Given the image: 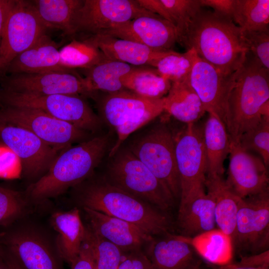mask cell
I'll return each instance as SVG.
<instances>
[{
	"label": "cell",
	"mask_w": 269,
	"mask_h": 269,
	"mask_svg": "<svg viewBox=\"0 0 269 269\" xmlns=\"http://www.w3.org/2000/svg\"><path fill=\"white\" fill-rule=\"evenodd\" d=\"M75 202L124 220L153 237L170 233L166 212L109 183L103 175L88 178L72 188Z\"/></svg>",
	"instance_id": "cell-1"
},
{
	"label": "cell",
	"mask_w": 269,
	"mask_h": 269,
	"mask_svg": "<svg viewBox=\"0 0 269 269\" xmlns=\"http://www.w3.org/2000/svg\"><path fill=\"white\" fill-rule=\"evenodd\" d=\"M177 43L224 74L243 64L249 49L241 28L229 18L203 7L195 15Z\"/></svg>",
	"instance_id": "cell-2"
},
{
	"label": "cell",
	"mask_w": 269,
	"mask_h": 269,
	"mask_svg": "<svg viewBox=\"0 0 269 269\" xmlns=\"http://www.w3.org/2000/svg\"><path fill=\"white\" fill-rule=\"evenodd\" d=\"M111 134L95 135L62 150L48 171L26 191L29 202L39 203L55 197L85 180L109 153Z\"/></svg>",
	"instance_id": "cell-3"
},
{
	"label": "cell",
	"mask_w": 269,
	"mask_h": 269,
	"mask_svg": "<svg viewBox=\"0 0 269 269\" xmlns=\"http://www.w3.org/2000/svg\"><path fill=\"white\" fill-rule=\"evenodd\" d=\"M269 101V70L249 51L229 96L225 126L231 141L262 120L261 109Z\"/></svg>",
	"instance_id": "cell-4"
},
{
	"label": "cell",
	"mask_w": 269,
	"mask_h": 269,
	"mask_svg": "<svg viewBox=\"0 0 269 269\" xmlns=\"http://www.w3.org/2000/svg\"><path fill=\"white\" fill-rule=\"evenodd\" d=\"M105 179L111 184L167 212L174 198L163 184L127 147L109 157Z\"/></svg>",
	"instance_id": "cell-5"
},
{
	"label": "cell",
	"mask_w": 269,
	"mask_h": 269,
	"mask_svg": "<svg viewBox=\"0 0 269 269\" xmlns=\"http://www.w3.org/2000/svg\"><path fill=\"white\" fill-rule=\"evenodd\" d=\"M127 147L163 184L174 199L180 198L174 135L164 124L156 125L140 134Z\"/></svg>",
	"instance_id": "cell-6"
},
{
	"label": "cell",
	"mask_w": 269,
	"mask_h": 269,
	"mask_svg": "<svg viewBox=\"0 0 269 269\" xmlns=\"http://www.w3.org/2000/svg\"><path fill=\"white\" fill-rule=\"evenodd\" d=\"M0 104L41 111L94 134L103 122L83 97L54 94L31 95L15 93L0 88Z\"/></svg>",
	"instance_id": "cell-7"
},
{
	"label": "cell",
	"mask_w": 269,
	"mask_h": 269,
	"mask_svg": "<svg viewBox=\"0 0 269 269\" xmlns=\"http://www.w3.org/2000/svg\"><path fill=\"white\" fill-rule=\"evenodd\" d=\"M0 121L22 127L46 144L64 150L94 135L38 110L0 104Z\"/></svg>",
	"instance_id": "cell-8"
},
{
	"label": "cell",
	"mask_w": 269,
	"mask_h": 269,
	"mask_svg": "<svg viewBox=\"0 0 269 269\" xmlns=\"http://www.w3.org/2000/svg\"><path fill=\"white\" fill-rule=\"evenodd\" d=\"M0 239L25 269H64L55 240L33 224H20L2 234Z\"/></svg>",
	"instance_id": "cell-9"
},
{
	"label": "cell",
	"mask_w": 269,
	"mask_h": 269,
	"mask_svg": "<svg viewBox=\"0 0 269 269\" xmlns=\"http://www.w3.org/2000/svg\"><path fill=\"white\" fill-rule=\"evenodd\" d=\"M174 139L180 181V203L205 189L207 163L203 127L198 126L195 123L186 124L174 136Z\"/></svg>",
	"instance_id": "cell-10"
},
{
	"label": "cell",
	"mask_w": 269,
	"mask_h": 269,
	"mask_svg": "<svg viewBox=\"0 0 269 269\" xmlns=\"http://www.w3.org/2000/svg\"><path fill=\"white\" fill-rule=\"evenodd\" d=\"M48 29L31 0H15L6 19L0 44V78L6 75L11 62Z\"/></svg>",
	"instance_id": "cell-11"
},
{
	"label": "cell",
	"mask_w": 269,
	"mask_h": 269,
	"mask_svg": "<svg viewBox=\"0 0 269 269\" xmlns=\"http://www.w3.org/2000/svg\"><path fill=\"white\" fill-rule=\"evenodd\" d=\"M0 88L15 93L39 95L66 94L91 98L95 93L85 77L73 69L6 75L0 78Z\"/></svg>",
	"instance_id": "cell-12"
},
{
	"label": "cell",
	"mask_w": 269,
	"mask_h": 269,
	"mask_svg": "<svg viewBox=\"0 0 269 269\" xmlns=\"http://www.w3.org/2000/svg\"><path fill=\"white\" fill-rule=\"evenodd\" d=\"M233 243L239 251L252 254L269 250V190L241 199Z\"/></svg>",
	"instance_id": "cell-13"
},
{
	"label": "cell",
	"mask_w": 269,
	"mask_h": 269,
	"mask_svg": "<svg viewBox=\"0 0 269 269\" xmlns=\"http://www.w3.org/2000/svg\"><path fill=\"white\" fill-rule=\"evenodd\" d=\"M0 140L19 158L23 175L35 181L45 174L63 150L46 144L22 127L0 121Z\"/></svg>",
	"instance_id": "cell-14"
},
{
	"label": "cell",
	"mask_w": 269,
	"mask_h": 269,
	"mask_svg": "<svg viewBox=\"0 0 269 269\" xmlns=\"http://www.w3.org/2000/svg\"><path fill=\"white\" fill-rule=\"evenodd\" d=\"M152 13L136 0H83L76 17L75 34H98L117 24Z\"/></svg>",
	"instance_id": "cell-15"
},
{
	"label": "cell",
	"mask_w": 269,
	"mask_h": 269,
	"mask_svg": "<svg viewBox=\"0 0 269 269\" xmlns=\"http://www.w3.org/2000/svg\"><path fill=\"white\" fill-rule=\"evenodd\" d=\"M226 75L200 58L196 53L189 82L197 94L206 112L217 115L225 125L230 92L238 73Z\"/></svg>",
	"instance_id": "cell-16"
},
{
	"label": "cell",
	"mask_w": 269,
	"mask_h": 269,
	"mask_svg": "<svg viewBox=\"0 0 269 269\" xmlns=\"http://www.w3.org/2000/svg\"><path fill=\"white\" fill-rule=\"evenodd\" d=\"M97 103L102 120L116 129L124 123L136 120L147 113L164 110V97L152 99L136 94L127 89L99 95L96 92L91 97Z\"/></svg>",
	"instance_id": "cell-17"
},
{
	"label": "cell",
	"mask_w": 269,
	"mask_h": 269,
	"mask_svg": "<svg viewBox=\"0 0 269 269\" xmlns=\"http://www.w3.org/2000/svg\"><path fill=\"white\" fill-rule=\"evenodd\" d=\"M228 177L226 182L241 198L269 190L267 167L262 158L231 141Z\"/></svg>",
	"instance_id": "cell-18"
},
{
	"label": "cell",
	"mask_w": 269,
	"mask_h": 269,
	"mask_svg": "<svg viewBox=\"0 0 269 269\" xmlns=\"http://www.w3.org/2000/svg\"><path fill=\"white\" fill-rule=\"evenodd\" d=\"M99 34L135 42L160 50H172L177 42L175 26L155 13L117 24Z\"/></svg>",
	"instance_id": "cell-19"
},
{
	"label": "cell",
	"mask_w": 269,
	"mask_h": 269,
	"mask_svg": "<svg viewBox=\"0 0 269 269\" xmlns=\"http://www.w3.org/2000/svg\"><path fill=\"white\" fill-rule=\"evenodd\" d=\"M145 246L144 253L154 269L200 268V256L186 236L168 233L153 237Z\"/></svg>",
	"instance_id": "cell-20"
},
{
	"label": "cell",
	"mask_w": 269,
	"mask_h": 269,
	"mask_svg": "<svg viewBox=\"0 0 269 269\" xmlns=\"http://www.w3.org/2000/svg\"><path fill=\"white\" fill-rule=\"evenodd\" d=\"M83 209L91 229L124 252L141 249L153 238L124 220L88 208Z\"/></svg>",
	"instance_id": "cell-21"
},
{
	"label": "cell",
	"mask_w": 269,
	"mask_h": 269,
	"mask_svg": "<svg viewBox=\"0 0 269 269\" xmlns=\"http://www.w3.org/2000/svg\"><path fill=\"white\" fill-rule=\"evenodd\" d=\"M87 37L107 58L136 67L149 66L154 68L160 59L175 51L155 49L139 43L107 34H98Z\"/></svg>",
	"instance_id": "cell-22"
},
{
	"label": "cell",
	"mask_w": 269,
	"mask_h": 269,
	"mask_svg": "<svg viewBox=\"0 0 269 269\" xmlns=\"http://www.w3.org/2000/svg\"><path fill=\"white\" fill-rule=\"evenodd\" d=\"M68 69L60 66L57 44L46 33L11 62L6 75L40 73Z\"/></svg>",
	"instance_id": "cell-23"
},
{
	"label": "cell",
	"mask_w": 269,
	"mask_h": 269,
	"mask_svg": "<svg viewBox=\"0 0 269 269\" xmlns=\"http://www.w3.org/2000/svg\"><path fill=\"white\" fill-rule=\"evenodd\" d=\"M177 223L182 235L188 237L215 228L214 201L205 189L179 204Z\"/></svg>",
	"instance_id": "cell-24"
},
{
	"label": "cell",
	"mask_w": 269,
	"mask_h": 269,
	"mask_svg": "<svg viewBox=\"0 0 269 269\" xmlns=\"http://www.w3.org/2000/svg\"><path fill=\"white\" fill-rule=\"evenodd\" d=\"M56 232L55 242L59 254L70 266L78 256L85 239L86 228L82 221L80 210L75 207L67 211H57L50 218Z\"/></svg>",
	"instance_id": "cell-25"
},
{
	"label": "cell",
	"mask_w": 269,
	"mask_h": 269,
	"mask_svg": "<svg viewBox=\"0 0 269 269\" xmlns=\"http://www.w3.org/2000/svg\"><path fill=\"white\" fill-rule=\"evenodd\" d=\"M205 186L214 201L216 227L233 240L237 214L242 198L230 188L223 176L207 175Z\"/></svg>",
	"instance_id": "cell-26"
},
{
	"label": "cell",
	"mask_w": 269,
	"mask_h": 269,
	"mask_svg": "<svg viewBox=\"0 0 269 269\" xmlns=\"http://www.w3.org/2000/svg\"><path fill=\"white\" fill-rule=\"evenodd\" d=\"M207 175L223 176L224 163L229 154L231 139L225 124L216 115L209 113L203 126Z\"/></svg>",
	"instance_id": "cell-27"
},
{
	"label": "cell",
	"mask_w": 269,
	"mask_h": 269,
	"mask_svg": "<svg viewBox=\"0 0 269 269\" xmlns=\"http://www.w3.org/2000/svg\"><path fill=\"white\" fill-rule=\"evenodd\" d=\"M164 110L186 124L195 123L206 112L202 102L190 84L189 78L171 83L164 97Z\"/></svg>",
	"instance_id": "cell-28"
},
{
	"label": "cell",
	"mask_w": 269,
	"mask_h": 269,
	"mask_svg": "<svg viewBox=\"0 0 269 269\" xmlns=\"http://www.w3.org/2000/svg\"><path fill=\"white\" fill-rule=\"evenodd\" d=\"M31 1L39 18L48 29H58L67 35H75L76 17L83 0H34Z\"/></svg>",
	"instance_id": "cell-29"
},
{
	"label": "cell",
	"mask_w": 269,
	"mask_h": 269,
	"mask_svg": "<svg viewBox=\"0 0 269 269\" xmlns=\"http://www.w3.org/2000/svg\"><path fill=\"white\" fill-rule=\"evenodd\" d=\"M186 237L200 257L208 263L216 266L232 263L233 240L220 229L215 228L193 237Z\"/></svg>",
	"instance_id": "cell-30"
},
{
	"label": "cell",
	"mask_w": 269,
	"mask_h": 269,
	"mask_svg": "<svg viewBox=\"0 0 269 269\" xmlns=\"http://www.w3.org/2000/svg\"><path fill=\"white\" fill-rule=\"evenodd\" d=\"M134 67L108 58L85 69V78L94 92L115 93L126 89L123 85L122 79Z\"/></svg>",
	"instance_id": "cell-31"
},
{
	"label": "cell",
	"mask_w": 269,
	"mask_h": 269,
	"mask_svg": "<svg viewBox=\"0 0 269 269\" xmlns=\"http://www.w3.org/2000/svg\"><path fill=\"white\" fill-rule=\"evenodd\" d=\"M124 88L145 97L159 99L167 95L171 82L154 67H134L122 79Z\"/></svg>",
	"instance_id": "cell-32"
},
{
	"label": "cell",
	"mask_w": 269,
	"mask_h": 269,
	"mask_svg": "<svg viewBox=\"0 0 269 269\" xmlns=\"http://www.w3.org/2000/svg\"><path fill=\"white\" fill-rule=\"evenodd\" d=\"M60 65L65 69H89L108 59L89 37L74 39L59 50Z\"/></svg>",
	"instance_id": "cell-33"
},
{
	"label": "cell",
	"mask_w": 269,
	"mask_h": 269,
	"mask_svg": "<svg viewBox=\"0 0 269 269\" xmlns=\"http://www.w3.org/2000/svg\"><path fill=\"white\" fill-rule=\"evenodd\" d=\"M233 21L242 31H269V0H236Z\"/></svg>",
	"instance_id": "cell-34"
},
{
	"label": "cell",
	"mask_w": 269,
	"mask_h": 269,
	"mask_svg": "<svg viewBox=\"0 0 269 269\" xmlns=\"http://www.w3.org/2000/svg\"><path fill=\"white\" fill-rule=\"evenodd\" d=\"M195 54L193 49L183 53L174 51L160 59L154 68L171 83L183 81L189 78Z\"/></svg>",
	"instance_id": "cell-35"
},
{
	"label": "cell",
	"mask_w": 269,
	"mask_h": 269,
	"mask_svg": "<svg viewBox=\"0 0 269 269\" xmlns=\"http://www.w3.org/2000/svg\"><path fill=\"white\" fill-rule=\"evenodd\" d=\"M161 1L166 12V20L176 28L178 42L202 7L199 0H161Z\"/></svg>",
	"instance_id": "cell-36"
},
{
	"label": "cell",
	"mask_w": 269,
	"mask_h": 269,
	"mask_svg": "<svg viewBox=\"0 0 269 269\" xmlns=\"http://www.w3.org/2000/svg\"><path fill=\"white\" fill-rule=\"evenodd\" d=\"M93 252L96 269H117L124 252L86 226Z\"/></svg>",
	"instance_id": "cell-37"
},
{
	"label": "cell",
	"mask_w": 269,
	"mask_h": 269,
	"mask_svg": "<svg viewBox=\"0 0 269 269\" xmlns=\"http://www.w3.org/2000/svg\"><path fill=\"white\" fill-rule=\"evenodd\" d=\"M28 203L25 194L0 186V226H9L22 218Z\"/></svg>",
	"instance_id": "cell-38"
},
{
	"label": "cell",
	"mask_w": 269,
	"mask_h": 269,
	"mask_svg": "<svg viewBox=\"0 0 269 269\" xmlns=\"http://www.w3.org/2000/svg\"><path fill=\"white\" fill-rule=\"evenodd\" d=\"M238 143L244 150L259 153L268 167L269 164V118L263 117L256 127L242 135Z\"/></svg>",
	"instance_id": "cell-39"
},
{
	"label": "cell",
	"mask_w": 269,
	"mask_h": 269,
	"mask_svg": "<svg viewBox=\"0 0 269 269\" xmlns=\"http://www.w3.org/2000/svg\"><path fill=\"white\" fill-rule=\"evenodd\" d=\"M241 31L249 51L269 70V31Z\"/></svg>",
	"instance_id": "cell-40"
},
{
	"label": "cell",
	"mask_w": 269,
	"mask_h": 269,
	"mask_svg": "<svg viewBox=\"0 0 269 269\" xmlns=\"http://www.w3.org/2000/svg\"><path fill=\"white\" fill-rule=\"evenodd\" d=\"M117 269H154L141 249L124 252Z\"/></svg>",
	"instance_id": "cell-41"
},
{
	"label": "cell",
	"mask_w": 269,
	"mask_h": 269,
	"mask_svg": "<svg viewBox=\"0 0 269 269\" xmlns=\"http://www.w3.org/2000/svg\"><path fill=\"white\" fill-rule=\"evenodd\" d=\"M70 267L71 269H96L91 245L87 231L79 254Z\"/></svg>",
	"instance_id": "cell-42"
},
{
	"label": "cell",
	"mask_w": 269,
	"mask_h": 269,
	"mask_svg": "<svg viewBox=\"0 0 269 269\" xmlns=\"http://www.w3.org/2000/svg\"><path fill=\"white\" fill-rule=\"evenodd\" d=\"M201 6L211 7L217 14L233 20L236 0H199Z\"/></svg>",
	"instance_id": "cell-43"
},
{
	"label": "cell",
	"mask_w": 269,
	"mask_h": 269,
	"mask_svg": "<svg viewBox=\"0 0 269 269\" xmlns=\"http://www.w3.org/2000/svg\"><path fill=\"white\" fill-rule=\"evenodd\" d=\"M237 263L238 265L254 267L269 268V251H266L243 257Z\"/></svg>",
	"instance_id": "cell-44"
},
{
	"label": "cell",
	"mask_w": 269,
	"mask_h": 269,
	"mask_svg": "<svg viewBox=\"0 0 269 269\" xmlns=\"http://www.w3.org/2000/svg\"><path fill=\"white\" fill-rule=\"evenodd\" d=\"M15 0H0V44L4 25Z\"/></svg>",
	"instance_id": "cell-45"
},
{
	"label": "cell",
	"mask_w": 269,
	"mask_h": 269,
	"mask_svg": "<svg viewBox=\"0 0 269 269\" xmlns=\"http://www.w3.org/2000/svg\"><path fill=\"white\" fill-rule=\"evenodd\" d=\"M0 252L8 269H25L18 260L4 247L0 246Z\"/></svg>",
	"instance_id": "cell-46"
},
{
	"label": "cell",
	"mask_w": 269,
	"mask_h": 269,
	"mask_svg": "<svg viewBox=\"0 0 269 269\" xmlns=\"http://www.w3.org/2000/svg\"><path fill=\"white\" fill-rule=\"evenodd\" d=\"M216 269H269L262 268H254L238 265L237 263H231L229 264L218 266Z\"/></svg>",
	"instance_id": "cell-47"
},
{
	"label": "cell",
	"mask_w": 269,
	"mask_h": 269,
	"mask_svg": "<svg viewBox=\"0 0 269 269\" xmlns=\"http://www.w3.org/2000/svg\"><path fill=\"white\" fill-rule=\"evenodd\" d=\"M0 269H8L7 265L0 252Z\"/></svg>",
	"instance_id": "cell-48"
},
{
	"label": "cell",
	"mask_w": 269,
	"mask_h": 269,
	"mask_svg": "<svg viewBox=\"0 0 269 269\" xmlns=\"http://www.w3.org/2000/svg\"><path fill=\"white\" fill-rule=\"evenodd\" d=\"M200 269V268H195V269Z\"/></svg>",
	"instance_id": "cell-49"
}]
</instances>
